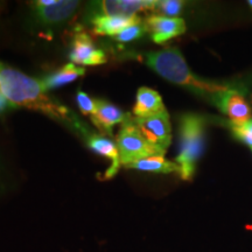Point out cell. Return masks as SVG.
Returning <instances> with one entry per match:
<instances>
[{"label": "cell", "mask_w": 252, "mask_h": 252, "mask_svg": "<svg viewBox=\"0 0 252 252\" xmlns=\"http://www.w3.org/2000/svg\"><path fill=\"white\" fill-rule=\"evenodd\" d=\"M0 94L12 108H25L41 112L47 117L61 123L86 138L87 126L74 112L47 94L42 82L27 76L18 69L0 61Z\"/></svg>", "instance_id": "obj_1"}, {"label": "cell", "mask_w": 252, "mask_h": 252, "mask_svg": "<svg viewBox=\"0 0 252 252\" xmlns=\"http://www.w3.org/2000/svg\"><path fill=\"white\" fill-rule=\"evenodd\" d=\"M138 59L165 80L187 88L201 96H210L213 98L214 94L228 89V87L204 81L193 74L180 50L176 48L145 53L138 56Z\"/></svg>", "instance_id": "obj_2"}, {"label": "cell", "mask_w": 252, "mask_h": 252, "mask_svg": "<svg viewBox=\"0 0 252 252\" xmlns=\"http://www.w3.org/2000/svg\"><path fill=\"white\" fill-rule=\"evenodd\" d=\"M204 130L206 122L200 115L186 113L180 118V147L179 156L176 157V163L180 166V176L184 180H191L196 163L203 152L204 147Z\"/></svg>", "instance_id": "obj_3"}, {"label": "cell", "mask_w": 252, "mask_h": 252, "mask_svg": "<svg viewBox=\"0 0 252 252\" xmlns=\"http://www.w3.org/2000/svg\"><path fill=\"white\" fill-rule=\"evenodd\" d=\"M117 147L119 156H121V162L124 167L145 158L163 157L165 154L147 143V140L138 130L131 115L121 126V130L117 135Z\"/></svg>", "instance_id": "obj_4"}, {"label": "cell", "mask_w": 252, "mask_h": 252, "mask_svg": "<svg viewBox=\"0 0 252 252\" xmlns=\"http://www.w3.org/2000/svg\"><path fill=\"white\" fill-rule=\"evenodd\" d=\"M138 130L143 137L156 149L166 153L172 141V126L168 112L163 111L150 117H133Z\"/></svg>", "instance_id": "obj_5"}, {"label": "cell", "mask_w": 252, "mask_h": 252, "mask_svg": "<svg viewBox=\"0 0 252 252\" xmlns=\"http://www.w3.org/2000/svg\"><path fill=\"white\" fill-rule=\"evenodd\" d=\"M213 102L224 115L231 119L232 124H245L251 121V108L239 91L228 89L213 96Z\"/></svg>", "instance_id": "obj_6"}, {"label": "cell", "mask_w": 252, "mask_h": 252, "mask_svg": "<svg viewBox=\"0 0 252 252\" xmlns=\"http://www.w3.org/2000/svg\"><path fill=\"white\" fill-rule=\"evenodd\" d=\"M157 1L153 0H105L91 2V17L99 15H125L133 17L138 12L154 11ZM91 18V19H93Z\"/></svg>", "instance_id": "obj_7"}, {"label": "cell", "mask_w": 252, "mask_h": 252, "mask_svg": "<svg viewBox=\"0 0 252 252\" xmlns=\"http://www.w3.org/2000/svg\"><path fill=\"white\" fill-rule=\"evenodd\" d=\"M69 59L71 63L80 65H100L108 62L105 53L94 47L86 32H77L75 34Z\"/></svg>", "instance_id": "obj_8"}, {"label": "cell", "mask_w": 252, "mask_h": 252, "mask_svg": "<svg viewBox=\"0 0 252 252\" xmlns=\"http://www.w3.org/2000/svg\"><path fill=\"white\" fill-rule=\"evenodd\" d=\"M146 32L156 43L162 45L171 39L182 35L186 32V23L181 18H167L159 14H151L145 21Z\"/></svg>", "instance_id": "obj_9"}, {"label": "cell", "mask_w": 252, "mask_h": 252, "mask_svg": "<svg viewBox=\"0 0 252 252\" xmlns=\"http://www.w3.org/2000/svg\"><path fill=\"white\" fill-rule=\"evenodd\" d=\"M86 140L89 149L98 154L100 157H104L110 161V167L104 173L102 180H109L117 174L121 167V156H119L117 145L110 140L109 138L104 137L102 134H96L93 132H89L86 135Z\"/></svg>", "instance_id": "obj_10"}, {"label": "cell", "mask_w": 252, "mask_h": 252, "mask_svg": "<svg viewBox=\"0 0 252 252\" xmlns=\"http://www.w3.org/2000/svg\"><path fill=\"white\" fill-rule=\"evenodd\" d=\"M96 109L90 116L91 122L106 135H112L115 125L123 124L127 119L130 113L123 112L118 106L109 103L104 99H94Z\"/></svg>", "instance_id": "obj_11"}, {"label": "cell", "mask_w": 252, "mask_h": 252, "mask_svg": "<svg viewBox=\"0 0 252 252\" xmlns=\"http://www.w3.org/2000/svg\"><path fill=\"white\" fill-rule=\"evenodd\" d=\"M80 1H59L56 0L54 5L42 6L37 1L33 2V8L35 12V17L40 23L45 25H55L62 21H65L75 13Z\"/></svg>", "instance_id": "obj_12"}, {"label": "cell", "mask_w": 252, "mask_h": 252, "mask_svg": "<svg viewBox=\"0 0 252 252\" xmlns=\"http://www.w3.org/2000/svg\"><path fill=\"white\" fill-rule=\"evenodd\" d=\"M141 20L140 17H125V15H99L91 19L94 31L99 35L113 36L118 35L121 32Z\"/></svg>", "instance_id": "obj_13"}, {"label": "cell", "mask_w": 252, "mask_h": 252, "mask_svg": "<svg viewBox=\"0 0 252 252\" xmlns=\"http://www.w3.org/2000/svg\"><path fill=\"white\" fill-rule=\"evenodd\" d=\"M163 111H166V109L159 93L146 87H141L138 90L133 108V115L135 117H150Z\"/></svg>", "instance_id": "obj_14"}, {"label": "cell", "mask_w": 252, "mask_h": 252, "mask_svg": "<svg viewBox=\"0 0 252 252\" xmlns=\"http://www.w3.org/2000/svg\"><path fill=\"white\" fill-rule=\"evenodd\" d=\"M84 75H86V69L83 67H78L74 63H68L64 67L59 69L58 71L43 77L41 82H42L45 90L49 91L53 89H58V88H61L68 83H71L76 78L84 76Z\"/></svg>", "instance_id": "obj_15"}, {"label": "cell", "mask_w": 252, "mask_h": 252, "mask_svg": "<svg viewBox=\"0 0 252 252\" xmlns=\"http://www.w3.org/2000/svg\"><path fill=\"white\" fill-rule=\"evenodd\" d=\"M126 168L137 169L141 172H152L160 173V174H169V173H178L180 174L181 168L176 162H172L166 160L161 156L145 158V159L138 160L126 166Z\"/></svg>", "instance_id": "obj_16"}, {"label": "cell", "mask_w": 252, "mask_h": 252, "mask_svg": "<svg viewBox=\"0 0 252 252\" xmlns=\"http://www.w3.org/2000/svg\"><path fill=\"white\" fill-rule=\"evenodd\" d=\"M146 33V27H145V23L143 20H139L138 23H135L127 28H125L124 31L121 32L118 35H116L113 39H115L116 42L119 43H128L132 42V41L140 39L144 34Z\"/></svg>", "instance_id": "obj_17"}, {"label": "cell", "mask_w": 252, "mask_h": 252, "mask_svg": "<svg viewBox=\"0 0 252 252\" xmlns=\"http://www.w3.org/2000/svg\"><path fill=\"white\" fill-rule=\"evenodd\" d=\"M184 8V1L179 0H163V1H157V6L154 11L156 14L163 15L167 18H178Z\"/></svg>", "instance_id": "obj_18"}, {"label": "cell", "mask_w": 252, "mask_h": 252, "mask_svg": "<svg viewBox=\"0 0 252 252\" xmlns=\"http://www.w3.org/2000/svg\"><path fill=\"white\" fill-rule=\"evenodd\" d=\"M76 102H77L78 108H80V110L83 115L91 116L94 112V109H96L94 99H93L91 97L88 96L84 91H82V90L77 91Z\"/></svg>", "instance_id": "obj_19"}, {"label": "cell", "mask_w": 252, "mask_h": 252, "mask_svg": "<svg viewBox=\"0 0 252 252\" xmlns=\"http://www.w3.org/2000/svg\"><path fill=\"white\" fill-rule=\"evenodd\" d=\"M7 106H9L8 102L5 99V97L2 96L1 94H0V112L4 111V110H5L6 108H7Z\"/></svg>", "instance_id": "obj_20"}, {"label": "cell", "mask_w": 252, "mask_h": 252, "mask_svg": "<svg viewBox=\"0 0 252 252\" xmlns=\"http://www.w3.org/2000/svg\"><path fill=\"white\" fill-rule=\"evenodd\" d=\"M239 125H241V124H239ZM242 125H243L244 127L249 131V133L252 135V119H251V121H249L248 123H245V124H242Z\"/></svg>", "instance_id": "obj_21"}, {"label": "cell", "mask_w": 252, "mask_h": 252, "mask_svg": "<svg viewBox=\"0 0 252 252\" xmlns=\"http://www.w3.org/2000/svg\"><path fill=\"white\" fill-rule=\"evenodd\" d=\"M249 5H250L251 7H252V0H250V1H249Z\"/></svg>", "instance_id": "obj_22"}]
</instances>
